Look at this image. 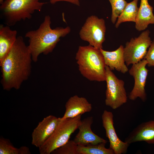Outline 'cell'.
Returning <instances> with one entry per match:
<instances>
[{
	"label": "cell",
	"instance_id": "1",
	"mask_svg": "<svg viewBox=\"0 0 154 154\" xmlns=\"http://www.w3.org/2000/svg\"><path fill=\"white\" fill-rule=\"evenodd\" d=\"M33 61L28 46L23 37L17 39L6 56L0 63L1 83L4 90L19 89L31 75Z\"/></svg>",
	"mask_w": 154,
	"mask_h": 154
},
{
	"label": "cell",
	"instance_id": "2",
	"mask_svg": "<svg viewBox=\"0 0 154 154\" xmlns=\"http://www.w3.org/2000/svg\"><path fill=\"white\" fill-rule=\"evenodd\" d=\"M50 17L46 15L37 29L28 31L25 34V37L29 38L28 46L34 62L38 61L41 54L47 55L52 52L60 38L64 37L71 31L69 26L52 29Z\"/></svg>",
	"mask_w": 154,
	"mask_h": 154
},
{
	"label": "cell",
	"instance_id": "3",
	"mask_svg": "<svg viewBox=\"0 0 154 154\" xmlns=\"http://www.w3.org/2000/svg\"><path fill=\"white\" fill-rule=\"evenodd\" d=\"M75 59L79 70L84 77L91 81H105L106 65L100 49L90 45L80 46Z\"/></svg>",
	"mask_w": 154,
	"mask_h": 154
},
{
	"label": "cell",
	"instance_id": "4",
	"mask_svg": "<svg viewBox=\"0 0 154 154\" xmlns=\"http://www.w3.org/2000/svg\"><path fill=\"white\" fill-rule=\"evenodd\" d=\"M39 0H5L0 6L1 17L4 23L10 27L30 19L35 11H40L47 3Z\"/></svg>",
	"mask_w": 154,
	"mask_h": 154
},
{
	"label": "cell",
	"instance_id": "5",
	"mask_svg": "<svg viewBox=\"0 0 154 154\" xmlns=\"http://www.w3.org/2000/svg\"><path fill=\"white\" fill-rule=\"evenodd\" d=\"M81 116L60 120L49 138L38 148L40 154H50L69 140L71 135L77 129L81 121Z\"/></svg>",
	"mask_w": 154,
	"mask_h": 154
},
{
	"label": "cell",
	"instance_id": "6",
	"mask_svg": "<svg viewBox=\"0 0 154 154\" xmlns=\"http://www.w3.org/2000/svg\"><path fill=\"white\" fill-rule=\"evenodd\" d=\"M105 81L106 83L105 104L115 110L127 102V97L124 86V82L118 79L106 66Z\"/></svg>",
	"mask_w": 154,
	"mask_h": 154
},
{
	"label": "cell",
	"instance_id": "7",
	"mask_svg": "<svg viewBox=\"0 0 154 154\" xmlns=\"http://www.w3.org/2000/svg\"><path fill=\"white\" fill-rule=\"evenodd\" d=\"M106 27L104 20L94 15L88 17L82 27L79 34L81 39L90 45L98 49L102 48L105 40Z\"/></svg>",
	"mask_w": 154,
	"mask_h": 154
},
{
	"label": "cell",
	"instance_id": "8",
	"mask_svg": "<svg viewBox=\"0 0 154 154\" xmlns=\"http://www.w3.org/2000/svg\"><path fill=\"white\" fill-rule=\"evenodd\" d=\"M150 32L147 30L137 37L132 38L124 47V56L127 66L137 63L144 58L152 42Z\"/></svg>",
	"mask_w": 154,
	"mask_h": 154
},
{
	"label": "cell",
	"instance_id": "9",
	"mask_svg": "<svg viewBox=\"0 0 154 154\" xmlns=\"http://www.w3.org/2000/svg\"><path fill=\"white\" fill-rule=\"evenodd\" d=\"M147 64L146 60L143 58L138 63L132 65L129 70V74L134 80L133 87L129 96V99L131 100L134 101L138 98L143 102L146 100L145 86L149 71L146 68Z\"/></svg>",
	"mask_w": 154,
	"mask_h": 154
},
{
	"label": "cell",
	"instance_id": "10",
	"mask_svg": "<svg viewBox=\"0 0 154 154\" xmlns=\"http://www.w3.org/2000/svg\"><path fill=\"white\" fill-rule=\"evenodd\" d=\"M114 116L111 112L104 110L102 115V125L106 131V137L110 142V148L114 154L126 153L129 144L121 140L117 135L114 125Z\"/></svg>",
	"mask_w": 154,
	"mask_h": 154
},
{
	"label": "cell",
	"instance_id": "11",
	"mask_svg": "<svg viewBox=\"0 0 154 154\" xmlns=\"http://www.w3.org/2000/svg\"><path fill=\"white\" fill-rule=\"evenodd\" d=\"M60 120V117L52 115L44 118L32 133V144L36 147H40L52 134Z\"/></svg>",
	"mask_w": 154,
	"mask_h": 154
},
{
	"label": "cell",
	"instance_id": "12",
	"mask_svg": "<svg viewBox=\"0 0 154 154\" xmlns=\"http://www.w3.org/2000/svg\"><path fill=\"white\" fill-rule=\"evenodd\" d=\"M93 122L92 116L88 117L81 120L78 126L79 131L73 140L78 145H96L108 141L100 137L92 131L91 126Z\"/></svg>",
	"mask_w": 154,
	"mask_h": 154
},
{
	"label": "cell",
	"instance_id": "13",
	"mask_svg": "<svg viewBox=\"0 0 154 154\" xmlns=\"http://www.w3.org/2000/svg\"><path fill=\"white\" fill-rule=\"evenodd\" d=\"M143 141L154 144V120L140 123L133 130L124 141L129 145Z\"/></svg>",
	"mask_w": 154,
	"mask_h": 154
},
{
	"label": "cell",
	"instance_id": "14",
	"mask_svg": "<svg viewBox=\"0 0 154 154\" xmlns=\"http://www.w3.org/2000/svg\"><path fill=\"white\" fill-rule=\"evenodd\" d=\"M65 111L61 119L73 118L90 112L92 105L84 97L75 95L70 97L65 105Z\"/></svg>",
	"mask_w": 154,
	"mask_h": 154
},
{
	"label": "cell",
	"instance_id": "15",
	"mask_svg": "<svg viewBox=\"0 0 154 154\" xmlns=\"http://www.w3.org/2000/svg\"><path fill=\"white\" fill-rule=\"evenodd\" d=\"M124 47L123 45H121L117 49L111 51H106L102 48L100 49L106 65L112 70H115L123 74L128 71L124 58Z\"/></svg>",
	"mask_w": 154,
	"mask_h": 154
},
{
	"label": "cell",
	"instance_id": "16",
	"mask_svg": "<svg viewBox=\"0 0 154 154\" xmlns=\"http://www.w3.org/2000/svg\"><path fill=\"white\" fill-rule=\"evenodd\" d=\"M153 8L148 0H141L135 22V28L139 31L145 30L150 24L154 25Z\"/></svg>",
	"mask_w": 154,
	"mask_h": 154
},
{
	"label": "cell",
	"instance_id": "17",
	"mask_svg": "<svg viewBox=\"0 0 154 154\" xmlns=\"http://www.w3.org/2000/svg\"><path fill=\"white\" fill-rule=\"evenodd\" d=\"M17 31L10 27L1 25L0 26V63L9 52L16 40Z\"/></svg>",
	"mask_w": 154,
	"mask_h": 154
},
{
	"label": "cell",
	"instance_id": "18",
	"mask_svg": "<svg viewBox=\"0 0 154 154\" xmlns=\"http://www.w3.org/2000/svg\"><path fill=\"white\" fill-rule=\"evenodd\" d=\"M139 0H133L127 3L126 7L117 18L115 27L117 28L122 23L126 22H135L139 8L137 7Z\"/></svg>",
	"mask_w": 154,
	"mask_h": 154
},
{
	"label": "cell",
	"instance_id": "19",
	"mask_svg": "<svg viewBox=\"0 0 154 154\" xmlns=\"http://www.w3.org/2000/svg\"><path fill=\"white\" fill-rule=\"evenodd\" d=\"M106 143H102L96 145H78V154H114L113 150L105 147Z\"/></svg>",
	"mask_w": 154,
	"mask_h": 154
},
{
	"label": "cell",
	"instance_id": "20",
	"mask_svg": "<svg viewBox=\"0 0 154 154\" xmlns=\"http://www.w3.org/2000/svg\"><path fill=\"white\" fill-rule=\"evenodd\" d=\"M23 146L17 148L14 146L10 140L1 137L0 138V154H24Z\"/></svg>",
	"mask_w": 154,
	"mask_h": 154
},
{
	"label": "cell",
	"instance_id": "21",
	"mask_svg": "<svg viewBox=\"0 0 154 154\" xmlns=\"http://www.w3.org/2000/svg\"><path fill=\"white\" fill-rule=\"evenodd\" d=\"M108 0L111 5L112 9L111 21L113 24H115L127 3L125 0Z\"/></svg>",
	"mask_w": 154,
	"mask_h": 154
},
{
	"label": "cell",
	"instance_id": "22",
	"mask_svg": "<svg viewBox=\"0 0 154 154\" xmlns=\"http://www.w3.org/2000/svg\"><path fill=\"white\" fill-rule=\"evenodd\" d=\"M78 145L73 140H69L61 147L53 151L52 154H78Z\"/></svg>",
	"mask_w": 154,
	"mask_h": 154
},
{
	"label": "cell",
	"instance_id": "23",
	"mask_svg": "<svg viewBox=\"0 0 154 154\" xmlns=\"http://www.w3.org/2000/svg\"><path fill=\"white\" fill-rule=\"evenodd\" d=\"M144 58L147 62L148 66H154V38Z\"/></svg>",
	"mask_w": 154,
	"mask_h": 154
},
{
	"label": "cell",
	"instance_id": "24",
	"mask_svg": "<svg viewBox=\"0 0 154 154\" xmlns=\"http://www.w3.org/2000/svg\"><path fill=\"white\" fill-rule=\"evenodd\" d=\"M51 4H54L60 1H64L70 3L78 6H80V0H49Z\"/></svg>",
	"mask_w": 154,
	"mask_h": 154
},
{
	"label": "cell",
	"instance_id": "25",
	"mask_svg": "<svg viewBox=\"0 0 154 154\" xmlns=\"http://www.w3.org/2000/svg\"><path fill=\"white\" fill-rule=\"evenodd\" d=\"M5 0H0V3L1 4Z\"/></svg>",
	"mask_w": 154,
	"mask_h": 154
}]
</instances>
